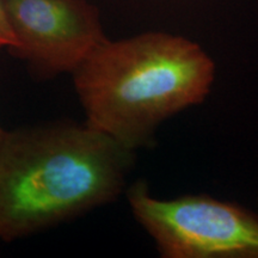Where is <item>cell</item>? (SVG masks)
<instances>
[{"label":"cell","mask_w":258,"mask_h":258,"mask_svg":"<svg viewBox=\"0 0 258 258\" xmlns=\"http://www.w3.org/2000/svg\"><path fill=\"white\" fill-rule=\"evenodd\" d=\"M16 44L9 54L36 79L72 74L106 38L89 0H4Z\"/></svg>","instance_id":"obj_4"},{"label":"cell","mask_w":258,"mask_h":258,"mask_svg":"<svg viewBox=\"0 0 258 258\" xmlns=\"http://www.w3.org/2000/svg\"><path fill=\"white\" fill-rule=\"evenodd\" d=\"M132 214L164 258H258V214L192 194L158 199L145 180L125 189Z\"/></svg>","instance_id":"obj_3"},{"label":"cell","mask_w":258,"mask_h":258,"mask_svg":"<svg viewBox=\"0 0 258 258\" xmlns=\"http://www.w3.org/2000/svg\"><path fill=\"white\" fill-rule=\"evenodd\" d=\"M135 152L83 124L6 131L0 145V239L6 243L115 202Z\"/></svg>","instance_id":"obj_1"},{"label":"cell","mask_w":258,"mask_h":258,"mask_svg":"<svg viewBox=\"0 0 258 258\" xmlns=\"http://www.w3.org/2000/svg\"><path fill=\"white\" fill-rule=\"evenodd\" d=\"M215 63L195 41L165 31L106 38L72 73L85 123L137 152L158 129L205 102Z\"/></svg>","instance_id":"obj_2"},{"label":"cell","mask_w":258,"mask_h":258,"mask_svg":"<svg viewBox=\"0 0 258 258\" xmlns=\"http://www.w3.org/2000/svg\"><path fill=\"white\" fill-rule=\"evenodd\" d=\"M16 44V38L10 24L8 12H6L4 0H0V49L2 48L14 47Z\"/></svg>","instance_id":"obj_5"},{"label":"cell","mask_w":258,"mask_h":258,"mask_svg":"<svg viewBox=\"0 0 258 258\" xmlns=\"http://www.w3.org/2000/svg\"><path fill=\"white\" fill-rule=\"evenodd\" d=\"M5 134H6V131H5V129H3L2 127H0V145H2L3 140H4Z\"/></svg>","instance_id":"obj_6"}]
</instances>
